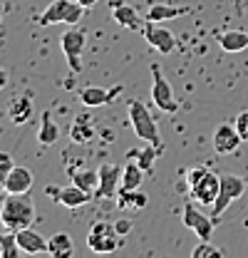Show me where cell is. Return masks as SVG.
<instances>
[{
    "label": "cell",
    "instance_id": "obj_1",
    "mask_svg": "<svg viewBox=\"0 0 248 258\" xmlns=\"http://www.w3.org/2000/svg\"><path fill=\"white\" fill-rule=\"evenodd\" d=\"M37 219L35 211V201H32L30 191L28 194H8L0 204V224L5 231H23L30 228Z\"/></svg>",
    "mask_w": 248,
    "mask_h": 258
},
{
    "label": "cell",
    "instance_id": "obj_2",
    "mask_svg": "<svg viewBox=\"0 0 248 258\" xmlns=\"http://www.w3.org/2000/svg\"><path fill=\"white\" fill-rule=\"evenodd\" d=\"M127 114H129V122L134 134L144 142V144H154L156 149H161V137H159V127H156L152 112L147 109V104L142 99H129L127 104Z\"/></svg>",
    "mask_w": 248,
    "mask_h": 258
},
{
    "label": "cell",
    "instance_id": "obj_3",
    "mask_svg": "<svg viewBox=\"0 0 248 258\" xmlns=\"http://www.w3.org/2000/svg\"><path fill=\"white\" fill-rule=\"evenodd\" d=\"M85 5L77 0H52L42 13H40V25H77L85 15Z\"/></svg>",
    "mask_w": 248,
    "mask_h": 258
},
{
    "label": "cell",
    "instance_id": "obj_4",
    "mask_svg": "<svg viewBox=\"0 0 248 258\" xmlns=\"http://www.w3.org/2000/svg\"><path fill=\"white\" fill-rule=\"evenodd\" d=\"M248 189V179L243 176H238V174H221V189H218V199L216 204L211 206V219L218 224V219L226 214V209L236 201V199H241Z\"/></svg>",
    "mask_w": 248,
    "mask_h": 258
},
{
    "label": "cell",
    "instance_id": "obj_5",
    "mask_svg": "<svg viewBox=\"0 0 248 258\" xmlns=\"http://www.w3.org/2000/svg\"><path fill=\"white\" fill-rule=\"evenodd\" d=\"M149 72H152V77H154V82H152V102H154L161 112L176 114V112H179V102H176V97H174V90H171L169 80L161 75V67H159V64H152Z\"/></svg>",
    "mask_w": 248,
    "mask_h": 258
},
{
    "label": "cell",
    "instance_id": "obj_6",
    "mask_svg": "<svg viewBox=\"0 0 248 258\" xmlns=\"http://www.w3.org/2000/svg\"><path fill=\"white\" fill-rule=\"evenodd\" d=\"M87 246L92 253H114L119 246V236L114 231V224L94 221L90 233H87Z\"/></svg>",
    "mask_w": 248,
    "mask_h": 258
},
{
    "label": "cell",
    "instance_id": "obj_7",
    "mask_svg": "<svg viewBox=\"0 0 248 258\" xmlns=\"http://www.w3.org/2000/svg\"><path fill=\"white\" fill-rule=\"evenodd\" d=\"M62 52H65V60H67V67L80 75L82 72V52L87 47V32L82 30H67L60 37Z\"/></svg>",
    "mask_w": 248,
    "mask_h": 258
},
{
    "label": "cell",
    "instance_id": "obj_8",
    "mask_svg": "<svg viewBox=\"0 0 248 258\" xmlns=\"http://www.w3.org/2000/svg\"><path fill=\"white\" fill-rule=\"evenodd\" d=\"M218 189H221V176L214 174L211 169H206L191 186H189V191H191V199L196 201V204H201V206H214L218 199Z\"/></svg>",
    "mask_w": 248,
    "mask_h": 258
},
{
    "label": "cell",
    "instance_id": "obj_9",
    "mask_svg": "<svg viewBox=\"0 0 248 258\" xmlns=\"http://www.w3.org/2000/svg\"><path fill=\"white\" fill-rule=\"evenodd\" d=\"M99 186H97V199H117V194L122 189V171L124 166H117L112 161H104L99 169Z\"/></svg>",
    "mask_w": 248,
    "mask_h": 258
},
{
    "label": "cell",
    "instance_id": "obj_10",
    "mask_svg": "<svg viewBox=\"0 0 248 258\" xmlns=\"http://www.w3.org/2000/svg\"><path fill=\"white\" fill-rule=\"evenodd\" d=\"M181 221H184L186 228H191L201 241H211V236H214V226H216V221L211 219V214L206 216V214H201L194 204H186L184 211H181Z\"/></svg>",
    "mask_w": 248,
    "mask_h": 258
},
{
    "label": "cell",
    "instance_id": "obj_11",
    "mask_svg": "<svg viewBox=\"0 0 248 258\" xmlns=\"http://www.w3.org/2000/svg\"><path fill=\"white\" fill-rule=\"evenodd\" d=\"M45 194L47 196H52L60 206L65 209H80V206H85V204H90L94 196L90 191H85V189H80L77 184H72V186H45Z\"/></svg>",
    "mask_w": 248,
    "mask_h": 258
},
{
    "label": "cell",
    "instance_id": "obj_12",
    "mask_svg": "<svg viewBox=\"0 0 248 258\" xmlns=\"http://www.w3.org/2000/svg\"><path fill=\"white\" fill-rule=\"evenodd\" d=\"M142 35H144L147 45L154 47L156 52H161V55H171V52L176 50V37L171 35V30H166L161 23H149V20H147Z\"/></svg>",
    "mask_w": 248,
    "mask_h": 258
},
{
    "label": "cell",
    "instance_id": "obj_13",
    "mask_svg": "<svg viewBox=\"0 0 248 258\" xmlns=\"http://www.w3.org/2000/svg\"><path fill=\"white\" fill-rule=\"evenodd\" d=\"M241 142H243V139H241L236 124H218V127L214 129V137H211V144H214L216 154H221V157L233 154V152L241 147Z\"/></svg>",
    "mask_w": 248,
    "mask_h": 258
},
{
    "label": "cell",
    "instance_id": "obj_14",
    "mask_svg": "<svg viewBox=\"0 0 248 258\" xmlns=\"http://www.w3.org/2000/svg\"><path fill=\"white\" fill-rule=\"evenodd\" d=\"M122 85H117V87H82L77 97H80V102L85 104V107H104V104H109V102H114L117 97L122 95Z\"/></svg>",
    "mask_w": 248,
    "mask_h": 258
},
{
    "label": "cell",
    "instance_id": "obj_15",
    "mask_svg": "<svg viewBox=\"0 0 248 258\" xmlns=\"http://www.w3.org/2000/svg\"><path fill=\"white\" fill-rule=\"evenodd\" d=\"M15 238H18V246L23 253L28 256H37V253H47V238L40 236L35 228H23V231H15Z\"/></svg>",
    "mask_w": 248,
    "mask_h": 258
},
{
    "label": "cell",
    "instance_id": "obj_16",
    "mask_svg": "<svg viewBox=\"0 0 248 258\" xmlns=\"http://www.w3.org/2000/svg\"><path fill=\"white\" fill-rule=\"evenodd\" d=\"M112 18L117 20V25H122V28H127V30H132V32H144V25H147V18H142V15H139L132 5H127V3L114 5Z\"/></svg>",
    "mask_w": 248,
    "mask_h": 258
},
{
    "label": "cell",
    "instance_id": "obj_17",
    "mask_svg": "<svg viewBox=\"0 0 248 258\" xmlns=\"http://www.w3.org/2000/svg\"><path fill=\"white\" fill-rule=\"evenodd\" d=\"M35 184V176L28 166H13L5 179V194H28Z\"/></svg>",
    "mask_w": 248,
    "mask_h": 258
},
{
    "label": "cell",
    "instance_id": "obj_18",
    "mask_svg": "<svg viewBox=\"0 0 248 258\" xmlns=\"http://www.w3.org/2000/svg\"><path fill=\"white\" fill-rule=\"evenodd\" d=\"M35 114V104H32V97L30 95H18L10 104H8V119L13 124H28Z\"/></svg>",
    "mask_w": 248,
    "mask_h": 258
},
{
    "label": "cell",
    "instance_id": "obj_19",
    "mask_svg": "<svg viewBox=\"0 0 248 258\" xmlns=\"http://www.w3.org/2000/svg\"><path fill=\"white\" fill-rule=\"evenodd\" d=\"M70 139H72V144H80V147L90 144L94 139V124L87 114H77L75 117V122L70 127Z\"/></svg>",
    "mask_w": 248,
    "mask_h": 258
},
{
    "label": "cell",
    "instance_id": "obj_20",
    "mask_svg": "<svg viewBox=\"0 0 248 258\" xmlns=\"http://www.w3.org/2000/svg\"><path fill=\"white\" fill-rule=\"evenodd\" d=\"M181 15H186V8H181V5L152 3L149 10H147V20L149 23H166V20H174V18H181Z\"/></svg>",
    "mask_w": 248,
    "mask_h": 258
},
{
    "label": "cell",
    "instance_id": "obj_21",
    "mask_svg": "<svg viewBox=\"0 0 248 258\" xmlns=\"http://www.w3.org/2000/svg\"><path fill=\"white\" fill-rule=\"evenodd\" d=\"M218 45L223 52H241L248 47V32L246 30H226L218 37Z\"/></svg>",
    "mask_w": 248,
    "mask_h": 258
},
{
    "label": "cell",
    "instance_id": "obj_22",
    "mask_svg": "<svg viewBox=\"0 0 248 258\" xmlns=\"http://www.w3.org/2000/svg\"><path fill=\"white\" fill-rule=\"evenodd\" d=\"M47 253L55 258H70L75 253V246H72V238H70V233H55V236H50L47 238Z\"/></svg>",
    "mask_w": 248,
    "mask_h": 258
},
{
    "label": "cell",
    "instance_id": "obj_23",
    "mask_svg": "<svg viewBox=\"0 0 248 258\" xmlns=\"http://www.w3.org/2000/svg\"><path fill=\"white\" fill-rule=\"evenodd\" d=\"M147 201H149V196L144 191H139V189H119V194H117V209L139 211V209L147 206Z\"/></svg>",
    "mask_w": 248,
    "mask_h": 258
},
{
    "label": "cell",
    "instance_id": "obj_24",
    "mask_svg": "<svg viewBox=\"0 0 248 258\" xmlns=\"http://www.w3.org/2000/svg\"><path fill=\"white\" fill-rule=\"evenodd\" d=\"M57 139H60V127H57L55 117H52L50 112H45V114H42V119H40L37 142H40V144H45V147H50V144H55Z\"/></svg>",
    "mask_w": 248,
    "mask_h": 258
},
{
    "label": "cell",
    "instance_id": "obj_25",
    "mask_svg": "<svg viewBox=\"0 0 248 258\" xmlns=\"http://www.w3.org/2000/svg\"><path fill=\"white\" fill-rule=\"evenodd\" d=\"M72 184H77L80 189H85V191H90L94 196V194H97V186H99V171H92V169L72 171Z\"/></svg>",
    "mask_w": 248,
    "mask_h": 258
},
{
    "label": "cell",
    "instance_id": "obj_26",
    "mask_svg": "<svg viewBox=\"0 0 248 258\" xmlns=\"http://www.w3.org/2000/svg\"><path fill=\"white\" fill-rule=\"evenodd\" d=\"M144 181V169L134 161H127L122 171V189H139V184Z\"/></svg>",
    "mask_w": 248,
    "mask_h": 258
},
{
    "label": "cell",
    "instance_id": "obj_27",
    "mask_svg": "<svg viewBox=\"0 0 248 258\" xmlns=\"http://www.w3.org/2000/svg\"><path fill=\"white\" fill-rule=\"evenodd\" d=\"M161 149H156L154 144H147L144 149H134V152H129V157H134L137 164L144 169V171H152L154 169V161H156V154H159Z\"/></svg>",
    "mask_w": 248,
    "mask_h": 258
},
{
    "label": "cell",
    "instance_id": "obj_28",
    "mask_svg": "<svg viewBox=\"0 0 248 258\" xmlns=\"http://www.w3.org/2000/svg\"><path fill=\"white\" fill-rule=\"evenodd\" d=\"M191 256L194 258H216V256H221V248H216L211 241H201V243L191 251Z\"/></svg>",
    "mask_w": 248,
    "mask_h": 258
},
{
    "label": "cell",
    "instance_id": "obj_29",
    "mask_svg": "<svg viewBox=\"0 0 248 258\" xmlns=\"http://www.w3.org/2000/svg\"><path fill=\"white\" fill-rule=\"evenodd\" d=\"M13 166H15L13 157L8 152H0V189H5V179H8V174H10Z\"/></svg>",
    "mask_w": 248,
    "mask_h": 258
},
{
    "label": "cell",
    "instance_id": "obj_30",
    "mask_svg": "<svg viewBox=\"0 0 248 258\" xmlns=\"http://www.w3.org/2000/svg\"><path fill=\"white\" fill-rule=\"evenodd\" d=\"M233 124H236V129H238L241 139H243V142H248V109H243V112H238V114H236Z\"/></svg>",
    "mask_w": 248,
    "mask_h": 258
},
{
    "label": "cell",
    "instance_id": "obj_31",
    "mask_svg": "<svg viewBox=\"0 0 248 258\" xmlns=\"http://www.w3.org/2000/svg\"><path fill=\"white\" fill-rule=\"evenodd\" d=\"M114 231H117L119 238H124V236L132 231V219H117V221H114Z\"/></svg>",
    "mask_w": 248,
    "mask_h": 258
},
{
    "label": "cell",
    "instance_id": "obj_32",
    "mask_svg": "<svg viewBox=\"0 0 248 258\" xmlns=\"http://www.w3.org/2000/svg\"><path fill=\"white\" fill-rule=\"evenodd\" d=\"M204 171H206V166H194V169H189V171H186V184L191 186V184H194V181L204 174Z\"/></svg>",
    "mask_w": 248,
    "mask_h": 258
},
{
    "label": "cell",
    "instance_id": "obj_33",
    "mask_svg": "<svg viewBox=\"0 0 248 258\" xmlns=\"http://www.w3.org/2000/svg\"><path fill=\"white\" fill-rule=\"evenodd\" d=\"M8 82H10V75H8V70H5V67H0V92L8 87Z\"/></svg>",
    "mask_w": 248,
    "mask_h": 258
},
{
    "label": "cell",
    "instance_id": "obj_34",
    "mask_svg": "<svg viewBox=\"0 0 248 258\" xmlns=\"http://www.w3.org/2000/svg\"><path fill=\"white\" fill-rule=\"evenodd\" d=\"M80 5H85V8H92V5H97V0H77Z\"/></svg>",
    "mask_w": 248,
    "mask_h": 258
},
{
    "label": "cell",
    "instance_id": "obj_35",
    "mask_svg": "<svg viewBox=\"0 0 248 258\" xmlns=\"http://www.w3.org/2000/svg\"><path fill=\"white\" fill-rule=\"evenodd\" d=\"M0 258H3V241H0Z\"/></svg>",
    "mask_w": 248,
    "mask_h": 258
},
{
    "label": "cell",
    "instance_id": "obj_36",
    "mask_svg": "<svg viewBox=\"0 0 248 258\" xmlns=\"http://www.w3.org/2000/svg\"><path fill=\"white\" fill-rule=\"evenodd\" d=\"M0 204H3V199H0Z\"/></svg>",
    "mask_w": 248,
    "mask_h": 258
}]
</instances>
